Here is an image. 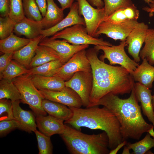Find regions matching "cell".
I'll return each mask as SVG.
<instances>
[{
    "label": "cell",
    "mask_w": 154,
    "mask_h": 154,
    "mask_svg": "<svg viewBox=\"0 0 154 154\" xmlns=\"http://www.w3.org/2000/svg\"><path fill=\"white\" fill-rule=\"evenodd\" d=\"M99 51L94 47L86 51L93 76V86L88 108L95 106L108 94L130 93L135 83L132 76L125 68L107 64L99 59Z\"/></svg>",
    "instance_id": "1"
},
{
    "label": "cell",
    "mask_w": 154,
    "mask_h": 154,
    "mask_svg": "<svg viewBox=\"0 0 154 154\" xmlns=\"http://www.w3.org/2000/svg\"><path fill=\"white\" fill-rule=\"evenodd\" d=\"M134 86L128 98L121 99L117 95L110 93L100 99L95 106L105 107L116 116L120 124L123 141L129 139L139 140L153 126L148 123L143 116Z\"/></svg>",
    "instance_id": "2"
},
{
    "label": "cell",
    "mask_w": 154,
    "mask_h": 154,
    "mask_svg": "<svg viewBox=\"0 0 154 154\" xmlns=\"http://www.w3.org/2000/svg\"><path fill=\"white\" fill-rule=\"evenodd\" d=\"M97 106L85 109L69 107L72 111V116L64 123L79 131L82 127L104 131L108 137L109 149H114L123 141L120 124L109 110L104 106L100 108Z\"/></svg>",
    "instance_id": "3"
},
{
    "label": "cell",
    "mask_w": 154,
    "mask_h": 154,
    "mask_svg": "<svg viewBox=\"0 0 154 154\" xmlns=\"http://www.w3.org/2000/svg\"><path fill=\"white\" fill-rule=\"evenodd\" d=\"M70 153L72 154H108L109 139L106 133L85 134L66 125L60 135Z\"/></svg>",
    "instance_id": "4"
},
{
    "label": "cell",
    "mask_w": 154,
    "mask_h": 154,
    "mask_svg": "<svg viewBox=\"0 0 154 154\" xmlns=\"http://www.w3.org/2000/svg\"><path fill=\"white\" fill-rule=\"evenodd\" d=\"M12 81L20 93L21 102L28 105L35 115L45 116L47 113L42 106L44 98L35 86L30 76L26 74L22 75L15 78Z\"/></svg>",
    "instance_id": "5"
},
{
    "label": "cell",
    "mask_w": 154,
    "mask_h": 154,
    "mask_svg": "<svg viewBox=\"0 0 154 154\" xmlns=\"http://www.w3.org/2000/svg\"><path fill=\"white\" fill-rule=\"evenodd\" d=\"M50 38L52 39H64L69 43L75 45H113L102 38L91 36L88 34L85 26L79 24L66 28L56 33Z\"/></svg>",
    "instance_id": "6"
},
{
    "label": "cell",
    "mask_w": 154,
    "mask_h": 154,
    "mask_svg": "<svg viewBox=\"0 0 154 154\" xmlns=\"http://www.w3.org/2000/svg\"><path fill=\"white\" fill-rule=\"evenodd\" d=\"M127 46L126 40H124L121 41L117 45H97L94 47L103 51V54L100 57L101 60L104 61V60L107 59L110 65L119 64L126 69L131 75L138 64L131 59L126 53L125 48Z\"/></svg>",
    "instance_id": "7"
},
{
    "label": "cell",
    "mask_w": 154,
    "mask_h": 154,
    "mask_svg": "<svg viewBox=\"0 0 154 154\" xmlns=\"http://www.w3.org/2000/svg\"><path fill=\"white\" fill-rule=\"evenodd\" d=\"M92 72L86 49L75 53L67 62L56 70L53 76H58L64 81L70 79L76 72Z\"/></svg>",
    "instance_id": "8"
},
{
    "label": "cell",
    "mask_w": 154,
    "mask_h": 154,
    "mask_svg": "<svg viewBox=\"0 0 154 154\" xmlns=\"http://www.w3.org/2000/svg\"><path fill=\"white\" fill-rule=\"evenodd\" d=\"M77 1L79 13L83 17L88 34L97 37L96 34L98 28L105 17L104 7L95 8L87 0Z\"/></svg>",
    "instance_id": "9"
},
{
    "label": "cell",
    "mask_w": 154,
    "mask_h": 154,
    "mask_svg": "<svg viewBox=\"0 0 154 154\" xmlns=\"http://www.w3.org/2000/svg\"><path fill=\"white\" fill-rule=\"evenodd\" d=\"M65 84L66 86L72 88L78 94L83 106L88 108L93 86L92 72H78L70 79L65 81Z\"/></svg>",
    "instance_id": "10"
},
{
    "label": "cell",
    "mask_w": 154,
    "mask_h": 154,
    "mask_svg": "<svg viewBox=\"0 0 154 154\" xmlns=\"http://www.w3.org/2000/svg\"><path fill=\"white\" fill-rule=\"evenodd\" d=\"M138 23L132 20L121 23L103 21L100 25L96 34L97 37L105 34L115 40H125L131 31Z\"/></svg>",
    "instance_id": "11"
},
{
    "label": "cell",
    "mask_w": 154,
    "mask_h": 154,
    "mask_svg": "<svg viewBox=\"0 0 154 154\" xmlns=\"http://www.w3.org/2000/svg\"><path fill=\"white\" fill-rule=\"evenodd\" d=\"M39 90L44 99L61 104L68 107L80 108L83 106L79 95L69 87L65 86L59 91Z\"/></svg>",
    "instance_id": "12"
},
{
    "label": "cell",
    "mask_w": 154,
    "mask_h": 154,
    "mask_svg": "<svg viewBox=\"0 0 154 154\" xmlns=\"http://www.w3.org/2000/svg\"><path fill=\"white\" fill-rule=\"evenodd\" d=\"M39 45L50 47L56 51L60 57V60L65 64L75 53L88 48L89 45H75L70 44L66 40L52 39L48 37L43 38Z\"/></svg>",
    "instance_id": "13"
},
{
    "label": "cell",
    "mask_w": 154,
    "mask_h": 154,
    "mask_svg": "<svg viewBox=\"0 0 154 154\" xmlns=\"http://www.w3.org/2000/svg\"><path fill=\"white\" fill-rule=\"evenodd\" d=\"M148 29L147 24L138 22L126 39L128 52L137 63L140 61L139 54Z\"/></svg>",
    "instance_id": "14"
},
{
    "label": "cell",
    "mask_w": 154,
    "mask_h": 154,
    "mask_svg": "<svg viewBox=\"0 0 154 154\" xmlns=\"http://www.w3.org/2000/svg\"><path fill=\"white\" fill-rule=\"evenodd\" d=\"M78 8V2L74 3L64 18L54 26L42 31L40 35L43 38L52 36L56 33L75 25L79 24L85 26L84 19L79 13Z\"/></svg>",
    "instance_id": "15"
},
{
    "label": "cell",
    "mask_w": 154,
    "mask_h": 154,
    "mask_svg": "<svg viewBox=\"0 0 154 154\" xmlns=\"http://www.w3.org/2000/svg\"><path fill=\"white\" fill-rule=\"evenodd\" d=\"M35 115L37 127L40 132L45 135L50 137L55 134L60 135L64 131L66 125L63 123L64 120L50 115Z\"/></svg>",
    "instance_id": "16"
},
{
    "label": "cell",
    "mask_w": 154,
    "mask_h": 154,
    "mask_svg": "<svg viewBox=\"0 0 154 154\" xmlns=\"http://www.w3.org/2000/svg\"><path fill=\"white\" fill-rule=\"evenodd\" d=\"M134 88L136 98L138 102L141 103L143 114L147 117L154 127L152 90L138 82L134 83Z\"/></svg>",
    "instance_id": "17"
},
{
    "label": "cell",
    "mask_w": 154,
    "mask_h": 154,
    "mask_svg": "<svg viewBox=\"0 0 154 154\" xmlns=\"http://www.w3.org/2000/svg\"><path fill=\"white\" fill-rule=\"evenodd\" d=\"M21 100L12 102L14 119L21 125L23 130L28 133L34 132L37 127L35 117L33 113L25 110L20 105Z\"/></svg>",
    "instance_id": "18"
},
{
    "label": "cell",
    "mask_w": 154,
    "mask_h": 154,
    "mask_svg": "<svg viewBox=\"0 0 154 154\" xmlns=\"http://www.w3.org/2000/svg\"><path fill=\"white\" fill-rule=\"evenodd\" d=\"M43 29L41 21H35L25 17L21 21L16 23L13 32L17 35H23L31 39L40 35Z\"/></svg>",
    "instance_id": "19"
},
{
    "label": "cell",
    "mask_w": 154,
    "mask_h": 154,
    "mask_svg": "<svg viewBox=\"0 0 154 154\" xmlns=\"http://www.w3.org/2000/svg\"><path fill=\"white\" fill-rule=\"evenodd\" d=\"M40 35L31 39L26 45L20 50L14 52L13 59L26 68H30L31 62L35 54L36 49L43 38Z\"/></svg>",
    "instance_id": "20"
},
{
    "label": "cell",
    "mask_w": 154,
    "mask_h": 154,
    "mask_svg": "<svg viewBox=\"0 0 154 154\" xmlns=\"http://www.w3.org/2000/svg\"><path fill=\"white\" fill-rule=\"evenodd\" d=\"M142 60V63L131 75L134 80L150 89L154 81V67L145 59Z\"/></svg>",
    "instance_id": "21"
},
{
    "label": "cell",
    "mask_w": 154,
    "mask_h": 154,
    "mask_svg": "<svg viewBox=\"0 0 154 154\" xmlns=\"http://www.w3.org/2000/svg\"><path fill=\"white\" fill-rule=\"evenodd\" d=\"M30 77L35 86L39 90L59 91L65 86V81L58 76L35 75Z\"/></svg>",
    "instance_id": "22"
},
{
    "label": "cell",
    "mask_w": 154,
    "mask_h": 154,
    "mask_svg": "<svg viewBox=\"0 0 154 154\" xmlns=\"http://www.w3.org/2000/svg\"><path fill=\"white\" fill-rule=\"evenodd\" d=\"M42 106L49 115L64 121L69 119L72 116V111L69 107L59 103L44 99Z\"/></svg>",
    "instance_id": "23"
},
{
    "label": "cell",
    "mask_w": 154,
    "mask_h": 154,
    "mask_svg": "<svg viewBox=\"0 0 154 154\" xmlns=\"http://www.w3.org/2000/svg\"><path fill=\"white\" fill-rule=\"evenodd\" d=\"M47 7L45 16L41 21L44 29L52 27L64 18V10L59 8L54 0H47Z\"/></svg>",
    "instance_id": "24"
},
{
    "label": "cell",
    "mask_w": 154,
    "mask_h": 154,
    "mask_svg": "<svg viewBox=\"0 0 154 154\" xmlns=\"http://www.w3.org/2000/svg\"><path fill=\"white\" fill-rule=\"evenodd\" d=\"M58 59H60V57L54 50L48 46L39 44L36 49L35 55L29 67L31 68Z\"/></svg>",
    "instance_id": "25"
},
{
    "label": "cell",
    "mask_w": 154,
    "mask_h": 154,
    "mask_svg": "<svg viewBox=\"0 0 154 154\" xmlns=\"http://www.w3.org/2000/svg\"><path fill=\"white\" fill-rule=\"evenodd\" d=\"M139 15V11L133 4L127 7L120 8L110 15L105 17L104 21L121 23L132 20H137Z\"/></svg>",
    "instance_id": "26"
},
{
    "label": "cell",
    "mask_w": 154,
    "mask_h": 154,
    "mask_svg": "<svg viewBox=\"0 0 154 154\" xmlns=\"http://www.w3.org/2000/svg\"><path fill=\"white\" fill-rule=\"evenodd\" d=\"M31 40L20 37L12 33L7 37L0 40V52L3 54L16 51L26 45Z\"/></svg>",
    "instance_id": "27"
},
{
    "label": "cell",
    "mask_w": 154,
    "mask_h": 154,
    "mask_svg": "<svg viewBox=\"0 0 154 154\" xmlns=\"http://www.w3.org/2000/svg\"><path fill=\"white\" fill-rule=\"evenodd\" d=\"M64 64L60 59L52 60L29 69L28 73L26 74L29 76L35 75L53 76L56 71Z\"/></svg>",
    "instance_id": "28"
},
{
    "label": "cell",
    "mask_w": 154,
    "mask_h": 154,
    "mask_svg": "<svg viewBox=\"0 0 154 154\" xmlns=\"http://www.w3.org/2000/svg\"><path fill=\"white\" fill-rule=\"evenodd\" d=\"M144 43L143 47L140 51L139 57L142 60L145 59L150 64L154 65V29L149 28Z\"/></svg>",
    "instance_id": "29"
},
{
    "label": "cell",
    "mask_w": 154,
    "mask_h": 154,
    "mask_svg": "<svg viewBox=\"0 0 154 154\" xmlns=\"http://www.w3.org/2000/svg\"><path fill=\"white\" fill-rule=\"evenodd\" d=\"M6 99L12 102L22 100L20 93L12 81L1 79L0 81V100Z\"/></svg>",
    "instance_id": "30"
},
{
    "label": "cell",
    "mask_w": 154,
    "mask_h": 154,
    "mask_svg": "<svg viewBox=\"0 0 154 154\" xmlns=\"http://www.w3.org/2000/svg\"><path fill=\"white\" fill-rule=\"evenodd\" d=\"M29 71V69L12 60L7 66L0 73V79L12 81L15 78L27 74Z\"/></svg>",
    "instance_id": "31"
},
{
    "label": "cell",
    "mask_w": 154,
    "mask_h": 154,
    "mask_svg": "<svg viewBox=\"0 0 154 154\" xmlns=\"http://www.w3.org/2000/svg\"><path fill=\"white\" fill-rule=\"evenodd\" d=\"M125 145L133 150L131 154H144L154 147V138H151L147 132L142 140L134 143L127 142Z\"/></svg>",
    "instance_id": "32"
},
{
    "label": "cell",
    "mask_w": 154,
    "mask_h": 154,
    "mask_svg": "<svg viewBox=\"0 0 154 154\" xmlns=\"http://www.w3.org/2000/svg\"><path fill=\"white\" fill-rule=\"evenodd\" d=\"M25 16L31 19L40 21L42 17L35 0H23Z\"/></svg>",
    "instance_id": "33"
},
{
    "label": "cell",
    "mask_w": 154,
    "mask_h": 154,
    "mask_svg": "<svg viewBox=\"0 0 154 154\" xmlns=\"http://www.w3.org/2000/svg\"><path fill=\"white\" fill-rule=\"evenodd\" d=\"M34 132L38 143L39 154H51L52 153V145L50 137L36 130Z\"/></svg>",
    "instance_id": "34"
},
{
    "label": "cell",
    "mask_w": 154,
    "mask_h": 154,
    "mask_svg": "<svg viewBox=\"0 0 154 154\" xmlns=\"http://www.w3.org/2000/svg\"><path fill=\"white\" fill-rule=\"evenodd\" d=\"M105 17L108 16L117 10L133 5L131 0H103Z\"/></svg>",
    "instance_id": "35"
},
{
    "label": "cell",
    "mask_w": 154,
    "mask_h": 154,
    "mask_svg": "<svg viewBox=\"0 0 154 154\" xmlns=\"http://www.w3.org/2000/svg\"><path fill=\"white\" fill-rule=\"evenodd\" d=\"M11 10L9 17L16 23L22 20L25 15L23 0H10Z\"/></svg>",
    "instance_id": "36"
},
{
    "label": "cell",
    "mask_w": 154,
    "mask_h": 154,
    "mask_svg": "<svg viewBox=\"0 0 154 154\" xmlns=\"http://www.w3.org/2000/svg\"><path fill=\"white\" fill-rule=\"evenodd\" d=\"M16 23L9 16L0 17V38L4 39L9 36L14 30Z\"/></svg>",
    "instance_id": "37"
},
{
    "label": "cell",
    "mask_w": 154,
    "mask_h": 154,
    "mask_svg": "<svg viewBox=\"0 0 154 154\" xmlns=\"http://www.w3.org/2000/svg\"><path fill=\"white\" fill-rule=\"evenodd\" d=\"M12 102L10 100H0V121L13 119Z\"/></svg>",
    "instance_id": "38"
},
{
    "label": "cell",
    "mask_w": 154,
    "mask_h": 154,
    "mask_svg": "<svg viewBox=\"0 0 154 154\" xmlns=\"http://www.w3.org/2000/svg\"><path fill=\"white\" fill-rule=\"evenodd\" d=\"M16 129L23 130L21 124L15 119L0 121V136H5L11 131Z\"/></svg>",
    "instance_id": "39"
},
{
    "label": "cell",
    "mask_w": 154,
    "mask_h": 154,
    "mask_svg": "<svg viewBox=\"0 0 154 154\" xmlns=\"http://www.w3.org/2000/svg\"><path fill=\"white\" fill-rule=\"evenodd\" d=\"M14 52L3 53L0 57V73L7 66L13 59Z\"/></svg>",
    "instance_id": "40"
},
{
    "label": "cell",
    "mask_w": 154,
    "mask_h": 154,
    "mask_svg": "<svg viewBox=\"0 0 154 154\" xmlns=\"http://www.w3.org/2000/svg\"><path fill=\"white\" fill-rule=\"evenodd\" d=\"M10 10V0H0V17L9 16Z\"/></svg>",
    "instance_id": "41"
},
{
    "label": "cell",
    "mask_w": 154,
    "mask_h": 154,
    "mask_svg": "<svg viewBox=\"0 0 154 154\" xmlns=\"http://www.w3.org/2000/svg\"><path fill=\"white\" fill-rule=\"evenodd\" d=\"M35 0L43 17L45 16L46 11L47 0Z\"/></svg>",
    "instance_id": "42"
},
{
    "label": "cell",
    "mask_w": 154,
    "mask_h": 154,
    "mask_svg": "<svg viewBox=\"0 0 154 154\" xmlns=\"http://www.w3.org/2000/svg\"><path fill=\"white\" fill-rule=\"evenodd\" d=\"M74 0H57L60 3L61 8L64 10L70 8Z\"/></svg>",
    "instance_id": "43"
},
{
    "label": "cell",
    "mask_w": 154,
    "mask_h": 154,
    "mask_svg": "<svg viewBox=\"0 0 154 154\" xmlns=\"http://www.w3.org/2000/svg\"><path fill=\"white\" fill-rule=\"evenodd\" d=\"M92 6L98 8H102L104 7V4L102 0H87Z\"/></svg>",
    "instance_id": "44"
},
{
    "label": "cell",
    "mask_w": 154,
    "mask_h": 154,
    "mask_svg": "<svg viewBox=\"0 0 154 154\" xmlns=\"http://www.w3.org/2000/svg\"><path fill=\"white\" fill-rule=\"evenodd\" d=\"M127 142L125 140L119 144L114 149L111 150L109 154H116L119 150L126 145Z\"/></svg>",
    "instance_id": "45"
},
{
    "label": "cell",
    "mask_w": 154,
    "mask_h": 154,
    "mask_svg": "<svg viewBox=\"0 0 154 154\" xmlns=\"http://www.w3.org/2000/svg\"><path fill=\"white\" fill-rule=\"evenodd\" d=\"M149 7H146L143 8V9L145 11L150 13H154V3H151L149 5Z\"/></svg>",
    "instance_id": "46"
},
{
    "label": "cell",
    "mask_w": 154,
    "mask_h": 154,
    "mask_svg": "<svg viewBox=\"0 0 154 154\" xmlns=\"http://www.w3.org/2000/svg\"><path fill=\"white\" fill-rule=\"evenodd\" d=\"M130 149L126 145L124 146L122 152V154H130Z\"/></svg>",
    "instance_id": "47"
},
{
    "label": "cell",
    "mask_w": 154,
    "mask_h": 154,
    "mask_svg": "<svg viewBox=\"0 0 154 154\" xmlns=\"http://www.w3.org/2000/svg\"><path fill=\"white\" fill-rule=\"evenodd\" d=\"M154 127V126H153L147 132L153 138H154V131L153 130Z\"/></svg>",
    "instance_id": "48"
},
{
    "label": "cell",
    "mask_w": 154,
    "mask_h": 154,
    "mask_svg": "<svg viewBox=\"0 0 154 154\" xmlns=\"http://www.w3.org/2000/svg\"><path fill=\"white\" fill-rule=\"evenodd\" d=\"M145 2L149 5H150L151 3H154V1L153 0H143Z\"/></svg>",
    "instance_id": "49"
},
{
    "label": "cell",
    "mask_w": 154,
    "mask_h": 154,
    "mask_svg": "<svg viewBox=\"0 0 154 154\" xmlns=\"http://www.w3.org/2000/svg\"><path fill=\"white\" fill-rule=\"evenodd\" d=\"M152 104L153 111L154 113V95L152 96Z\"/></svg>",
    "instance_id": "50"
},
{
    "label": "cell",
    "mask_w": 154,
    "mask_h": 154,
    "mask_svg": "<svg viewBox=\"0 0 154 154\" xmlns=\"http://www.w3.org/2000/svg\"><path fill=\"white\" fill-rule=\"evenodd\" d=\"M153 1H154V0H153Z\"/></svg>",
    "instance_id": "51"
}]
</instances>
